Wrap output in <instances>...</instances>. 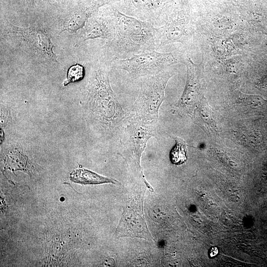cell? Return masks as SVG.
<instances>
[{
  "mask_svg": "<svg viewBox=\"0 0 267 267\" xmlns=\"http://www.w3.org/2000/svg\"><path fill=\"white\" fill-rule=\"evenodd\" d=\"M1 38L30 55L42 59L57 61L54 44L46 31L38 26L19 27L6 18L1 21Z\"/></svg>",
  "mask_w": 267,
  "mask_h": 267,
  "instance_id": "obj_2",
  "label": "cell"
},
{
  "mask_svg": "<svg viewBox=\"0 0 267 267\" xmlns=\"http://www.w3.org/2000/svg\"><path fill=\"white\" fill-rule=\"evenodd\" d=\"M28 9L31 10L33 8L35 0H25Z\"/></svg>",
  "mask_w": 267,
  "mask_h": 267,
  "instance_id": "obj_16",
  "label": "cell"
},
{
  "mask_svg": "<svg viewBox=\"0 0 267 267\" xmlns=\"http://www.w3.org/2000/svg\"><path fill=\"white\" fill-rule=\"evenodd\" d=\"M218 249L216 247H212L209 251V256L210 258H214L218 255Z\"/></svg>",
  "mask_w": 267,
  "mask_h": 267,
  "instance_id": "obj_15",
  "label": "cell"
},
{
  "mask_svg": "<svg viewBox=\"0 0 267 267\" xmlns=\"http://www.w3.org/2000/svg\"><path fill=\"white\" fill-rule=\"evenodd\" d=\"M53 5H65L72 0H44Z\"/></svg>",
  "mask_w": 267,
  "mask_h": 267,
  "instance_id": "obj_14",
  "label": "cell"
},
{
  "mask_svg": "<svg viewBox=\"0 0 267 267\" xmlns=\"http://www.w3.org/2000/svg\"><path fill=\"white\" fill-rule=\"evenodd\" d=\"M240 0H198L200 3L203 4H214V3H231L235 4Z\"/></svg>",
  "mask_w": 267,
  "mask_h": 267,
  "instance_id": "obj_13",
  "label": "cell"
},
{
  "mask_svg": "<svg viewBox=\"0 0 267 267\" xmlns=\"http://www.w3.org/2000/svg\"><path fill=\"white\" fill-rule=\"evenodd\" d=\"M70 179L74 182L82 184H98L104 183H115L112 178L100 176L85 169H80L70 174Z\"/></svg>",
  "mask_w": 267,
  "mask_h": 267,
  "instance_id": "obj_10",
  "label": "cell"
},
{
  "mask_svg": "<svg viewBox=\"0 0 267 267\" xmlns=\"http://www.w3.org/2000/svg\"><path fill=\"white\" fill-rule=\"evenodd\" d=\"M85 70L83 66L80 64H76L71 66L67 71V79L64 82L63 85L79 81L83 79Z\"/></svg>",
  "mask_w": 267,
  "mask_h": 267,
  "instance_id": "obj_12",
  "label": "cell"
},
{
  "mask_svg": "<svg viewBox=\"0 0 267 267\" xmlns=\"http://www.w3.org/2000/svg\"><path fill=\"white\" fill-rule=\"evenodd\" d=\"M174 0H118L114 6L122 13L155 25L164 24Z\"/></svg>",
  "mask_w": 267,
  "mask_h": 267,
  "instance_id": "obj_7",
  "label": "cell"
},
{
  "mask_svg": "<svg viewBox=\"0 0 267 267\" xmlns=\"http://www.w3.org/2000/svg\"><path fill=\"white\" fill-rule=\"evenodd\" d=\"M184 58L176 52L145 51L130 57L112 60V67L126 71L133 79L155 75L170 66L184 63Z\"/></svg>",
  "mask_w": 267,
  "mask_h": 267,
  "instance_id": "obj_5",
  "label": "cell"
},
{
  "mask_svg": "<svg viewBox=\"0 0 267 267\" xmlns=\"http://www.w3.org/2000/svg\"><path fill=\"white\" fill-rule=\"evenodd\" d=\"M174 138L176 143L170 151V159L173 164L180 165L187 160L186 144L181 138L174 136Z\"/></svg>",
  "mask_w": 267,
  "mask_h": 267,
  "instance_id": "obj_11",
  "label": "cell"
},
{
  "mask_svg": "<svg viewBox=\"0 0 267 267\" xmlns=\"http://www.w3.org/2000/svg\"><path fill=\"white\" fill-rule=\"evenodd\" d=\"M114 34V25L110 9L106 14H94L87 22L80 37V41L96 38L111 41Z\"/></svg>",
  "mask_w": 267,
  "mask_h": 267,
  "instance_id": "obj_9",
  "label": "cell"
},
{
  "mask_svg": "<svg viewBox=\"0 0 267 267\" xmlns=\"http://www.w3.org/2000/svg\"><path fill=\"white\" fill-rule=\"evenodd\" d=\"M174 75L168 67L158 74L142 77L138 95L133 105L134 114L145 122H157L167 84Z\"/></svg>",
  "mask_w": 267,
  "mask_h": 267,
  "instance_id": "obj_4",
  "label": "cell"
},
{
  "mask_svg": "<svg viewBox=\"0 0 267 267\" xmlns=\"http://www.w3.org/2000/svg\"><path fill=\"white\" fill-rule=\"evenodd\" d=\"M157 122H145L134 113L120 134L121 149L139 165V159L150 138L157 137Z\"/></svg>",
  "mask_w": 267,
  "mask_h": 267,
  "instance_id": "obj_6",
  "label": "cell"
},
{
  "mask_svg": "<svg viewBox=\"0 0 267 267\" xmlns=\"http://www.w3.org/2000/svg\"><path fill=\"white\" fill-rule=\"evenodd\" d=\"M110 9L114 21V34L104 47L112 60L157 49L154 25L127 15L114 6Z\"/></svg>",
  "mask_w": 267,
  "mask_h": 267,
  "instance_id": "obj_1",
  "label": "cell"
},
{
  "mask_svg": "<svg viewBox=\"0 0 267 267\" xmlns=\"http://www.w3.org/2000/svg\"><path fill=\"white\" fill-rule=\"evenodd\" d=\"M108 3L107 0H95L69 11L60 21V33L64 31L74 33L84 27L89 19L100 7Z\"/></svg>",
  "mask_w": 267,
  "mask_h": 267,
  "instance_id": "obj_8",
  "label": "cell"
},
{
  "mask_svg": "<svg viewBox=\"0 0 267 267\" xmlns=\"http://www.w3.org/2000/svg\"><path fill=\"white\" fill-rule=\"evenodd\" d=\"M190 0H178L169 12L165 23L156 28V49L179 43L188 46L194 28Z\"/></svg>",
  "mask_w": 267,
  "mask_h": 267,
  "instance_id": "obj_3",
  "label": "cell"
}]
</instances>
